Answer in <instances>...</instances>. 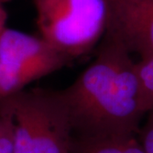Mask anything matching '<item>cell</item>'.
I'll list each match as a JSON object with an SVG mask.
<instances>
[{
	"label": "cell",
	"mask_w": 153,
	"mask_h": 153,
	"mask_svg": "<svg viewBox=\"0 0 153 153\" xmlns=\"http://www.w3.org/2000/svg\"><path fill=\"white\" fill-rule=\"evenodd\" d=\"M11 0H0V36L7 27L6 23L8 20V13L6 10V4Z\"/></svg>",
	"instance_id": "obj_10"
},
{
	"label": "cell",
	"mask_w": 153,
	"mask_h": 153,
	"mask_svg": "<svg viewBox=\"0 0 153 153\" xmlns=\"http://www.w3.org/2000/svg\"><path fill=\"white\" fill-rule=\"evenodd\" d=\"M135 70L140 84L142 107L146 114L153 110V57L135 62Z\"/></svg>",
	"instance_id": "obj_6"
},
{
	"label": "cell",
	"mask_w": 153,
	"mask_h": 153,
	"mask_svg": "<svg viewBox=\"0 0 153 153\" xmlns=\"http://www.w3.org/2000/svg\"><path fill=\"white\" fill-rule=\"evenodd\" d=\"M125 153H146L137 140L136 136L131 137L126 145Z\"/></svg>",
	"instance_id": "obj_9"
},
{
	"label": "cell",
	"mask_w": 153,
	"mask_h": 153,
	"mask_svg": "<svg viewBox=\"0 0 153 153\" xmlns=\"http://www.w3.org/2000/svg\"><path fill=\"white\" fill-rule=\"evenodd\" d=\"M12 128V121L9 116L0 115V136Z\"/></svg>",
	"instance_id": "obj_11"
},
{
	"label": "cell",
	"mask_w": 153,
	"mask_h": 153,
	"mask_svg": "<svg viewBox=\"0 0 153 153\" xmlns=\"http://www.w3.org/2000/svg\"><path fill=\"white\" fill-rule=\"evenodd\" d=\"M146 120L140 127L137 139L146 153H153V110L149 111Z\"/></svg>",
	"instance_id": "obj_7"
},
{
	"label": "cell",
	"mask_w": 153,
	"mask_h": 153,
	"mask_svg": "<svg viewBox=\"0 0 153 153\" xmlns=\"http://www.w3.org/2000/svg\"><path fill=\"white\" fill-rule=\"evenodd\" d=\"M94 61L69 87L60 90L74 135L136 136L146 114L135 62L106 35Z\"/></svg>",
	"instance_id": "obj_1"
},
{
	"label": "cell",
	"mask_w": 153,
	"mask_h": 153,
	"mask_svg": "<svg viewBox=\"0 0 153 153\" xmlns=\"http://www.w3.org/2000/svg\"><path fill=\"white\" fill-rule=\"evenodd\" d=\"M71 60L42 38L6 27L0 36V100L59 71Z\"/></svg>",
	"instance_id": "obj_4"
},
{
	"label": "cell",
	"mask_w": 153,
	"mask_h": 153,
	"mask_svg": "<svg viewBox=\"0 0 153 153\" xmlns=\"http://www.w3.org/2000/svg\"><path fill=\"white\" fill-rule=\"evenodd\" d=\"M105 35L140 59L153 57V0H106Z\"/></svg>",
	"instance_id": "obj_5"
},
{
	"label": "cell",
	"mask_w": 153,
	"mask_h": 153,
	"mask_svg": "<svg viewBox=\"0 0 153 153\" xmlns=\"http://www.w3.org/2000/svg\"><path fill=\"white\" fill-rule=\"evenodd\" d=\"M0 153H14V135L12 128L0 136Z\"/></svg>",
	"instance_id": "obj_8"
},
{
	"label": "cell",
	"mask_w": 153,
	"mask_h": 153,
	"mask_svg": "<svg viewBox=\"0 0 153 153\" xmlns=\"http://www.w3.org/2000/svg\"><path fill=\"white\" fill-rule=\"evenodd\" d=\"M40 38L73 60L104 37L106 0H33Z\"/></svg>",
	"instance_id": "obj_3"
},
{
	"label": "cell",
	"mask_w": 153,
	"mask_h": 153,
	"mask_svg": "<svg viewBox=\"0 0 153 153\" xmlns=\"http://www.w3.org/2000/svg\"><path fill=\"white\" fill-rule=\"evenodd\" d=\"M0 114L12 121L14 153H71L74 133L60 91L23 89L0 100Z\"/></svg>",
	"instance_id": "obj_2"
}]
</instances>
